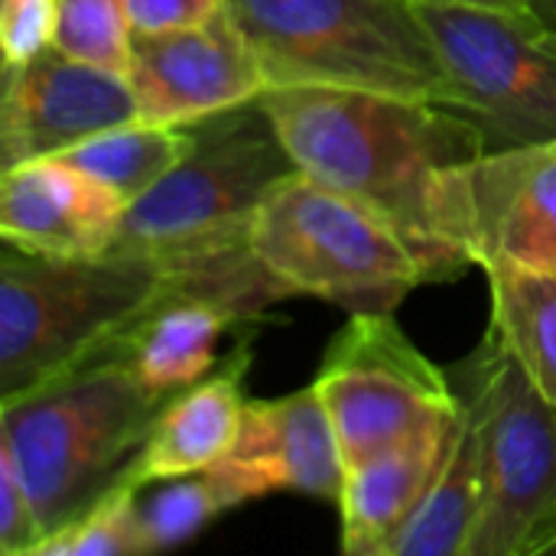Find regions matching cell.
<instances>
[{
	"label": "cell",
	"mask_w": 556,
	"mask_h": 556,
	"mask_svg": "<svg viewBox=\"0 0 556 556\" xmlns=\"http://www.w3.org/2000/svg\"><path fill=\"white\" fill-rule=\"evenodd\" d=\"M261 98L296 166L381 215L417 254L427 283L463 274L433 218L440 179L485 153L482 134L463 114L345 88H267Z\"/></svg>",
	"instance_id": "obj_1"
},
{
	"label": "cell",
	"mask_w": 556,
	"mask_h": 556,
	"mask_svg": "<svg viewBox=\"0 0 556 556\" xmlns=\"http://www.w3.org/2000/svg\"><path fill=\"white\" fill-rule=\"evenodd\" d=\"M176 293L186 264L108 248L88 257L0 248V401L20 397L104 352Z\"/></svg>",
	"instance_id": "obj_2"
},
{
	"label": "cell",
	"mask_w": 556,
	"mask_h": 556,
	"mask_svg": "<svg viewBox=\"0 0 556 556\" xmlns=\"http://www.w3.org/2000/svg\"><path fill=\"white\" fill-rule=\"evenodd\" d=\"M163 404L117 355L0 401V453L29 495L42 541L124 485Z\"/></svg>",
	"instance_id": "obj_3"
},
{
	"label": "cell",
	"mask_w": 556,
	"mask_h": 556,
	"mask_svg": "<svg viewBox=\"0 0 556 556\" xmlns=\"http://www.w3.org/2000/svg\"><path fill=\"white\" fill-rule=\"evenodd\" d=\"M267 88L378 91L456 108L450 68L410 0H225Z\"/></svg>",
	"instance_id": "obj_4"
},
{
	"label": "cell",
	"mask_w": 556,
	"mask_h": 556,
	"mask_svg": "<svg viewBox=\"0 0 556 556\" xmlns=\"http://www.w3.org/2000/svg\"><path fill=\"white\" fill-rule=\"evenodd\" d=\"M189 127V153L124 208L111 248L176 264L244 254L251 251V225L267 195L300 173L264 98Z\"/></svg>",
	"instance_id": "obj_5"
},
{
	"label": "cell",
	"mask_w": 556,
	"mask_h": 556,
	"mask_svg": "<svg viewBox=\"0 0 556 556\" xmlns=\"http://www.w3.org/2000/svg\"><path fill=\"white\" fill-rule=\"evenodd\" d=\"M248 241L287 296L349 313H394L427 283L424 264L381 215L303 169L267 195Z\"/></svg>",
	"instance_id": "obj_6"
},
{
	"label": "cell",
	"mask_w": 556,
	"mask_h": 556,
	"mask_svg": "<svg viewBox=\"0 0 556 556\" xmlns=\"http://www.w3.org/2000/svg\"><path fill=\"white\" fill-rule=\"evenodd\" d=\"M446 371L482 450V505L466 556L556 554V410L492 332Z\"/></svg>",
	"instance_id": "obj_7"
},
{
	"label": "cell",
	"mask_w": 556,
	"mask_h": 556,
	"mask_svg": "<svg viewBox=\"0 0 556 556\" xmlns=\"http://www.w3.org/2000/svg\"><path fill=\"white\" fill-rule=\"evenodd\" d=\"M485 153L556 140V36L489 7H417Z\"/></svg>",
	"instance_id": "obj_8"
},
{
	"label": "cell",
	"mask_w": 556,
	"mask_h": 556,
	"mask_svg": "<svg viewBox=\"0 0 556 556\" xmlns=\"http://www.w3.org/2000/svg\"><path fill=\"white\" fill-rule=\"evenodd\" d=\"M345 466L459 414L446 368L433 365L391 313H352L313 378Z\"/></svg>",
	"instance_id": "obj_9"
},
{
	"label": "cell",
	"mask_w": 556,
	"mask_h": 556,
	"mask_svg": "<svg viewBox=\"0 0 556 556\" xmlns=\"http://www.w3.org/2000/svg\"><path fill=\"white\" fill-rule=\"evenodd\" d=\"M433 218L459 270H556V140L482 153L450 169Z\"/></svg>",
	"instance_id": "obj_10"
},
{
	"label": "cell",
	"mask_w": 556,
	"mask_h": 556,
	"mask_svg": "<svg viewBox=\"0 0 556 556\" xmlns=\"http://www.w3.org/2000/svg\"><path fill=\"white\" fill-rule=\"evenodd\" d=\"M127 81L137 117L166 127L195 124L267 91V78L228 10L189 29L134 36Z\"/></svg>",
	"instance_id": "obj_11"
},
{
	"label": "cell",
	"mask_w": 556,
	"mask_h": 556,
	"mask_svg": "<svg viewBox=\"0 0 556 556\" xmlns=\"http://www.w3.org/2000/svg\"><path fill=\"white\" fill-rule=\"evenodd\" d=\"M137 117L127 75L62 55L55 46L3 68L0 166L59 156L75 143Z\"/></svg>",
	"instance_id": "obj_12"
},
{
	"label": "cell",
	"mask_w": 556,
	"mask_h": 556,
	"mask_svg": "<svg viewBox=\"0 0 556 556\" xmlns=\"http://www.w3.org/2000/svg\"><path fill=\"white\" fill-rule=\"evenodd\" d=\"M215 469L244 502L303 492L339 505L345 485V459L313 384L287 397L248 401L241 430Z\"/></svg>",
	"instance_id": "obj_13"
},
{
	"label": "cell",
	"mask_w": 556,
	"mask_h": 556,
	"mask_svg": "<svg viewBox=\"0 0 556 556\" xmlns=\"http://www.w3.org/2000/svg\"><path fill=\"white\" fill-rule=\"evenodd\" d=\"M127 202L62 156L3 169L0 238L29 254L88 257L114 244Z\"/></svg>",
	"instance_id": "obj_14"
},
{
	"label": "cell",
	"mask_w": 556,
	"mask_h": 556,
	"mask_svg": "<svg viewBox=\"0 0 556 556\" xmlns=\"http://www.w3.org/2000/svg\"><path fill=\"white\" fill-rule=\"evenodd\" d=\"M248 368L251 349L238 345L208 378L173 394L160 407L124 485L147 489L218 466L241 430V417L248 407Z\"/></svg>",
	"instance_id": "obj_15"
},
{
	"label": "cell",
	"mask_w": 556,
	"mask_h": 556,
	"mask_svg": "<svg viewBox=\"0 0 556 556\" xmlns=\"http://www.w3.org/2000/svg\"><path fill=\"white\" fill-rule=\"evenodd\" d=\"M453 420L427 427L362 463L345 466V485L339 498L345 554L388 556V547L404 531L440 469Z\"/></svg>",
	"instance_id": "obj_16"
},
{
	"label": "cell",
	"mask_w": 556,
	"mask_h": 556,
	"mask_svg": "<svg viewBox=\"0 0 556 556\" xmlns=\"http://www.w3.org/2000/svg\"><path fill=\"white\" fill-rule=\"evenodd\" d=\"M241 326L248 319L231 306L199 293H176L104 355H117L150 394L169 401L222 365L218 345Z\"/></svg>",
	"instance_id": "obj_17"
},
{
	"label": "cell",
	"mask_w": 556,
	"mask_h": 556,
	"mask_svg": "<svg viewBox=\"0 0 556 556\" xmlns=\"http://www.w3.org/2000/svg\"><path fill=\"white\" fill-rule=\"evenodd\" d=\"M482 505V450L472 410L459 397L443 459L417 511L388 547V556H466Z\"/></svg>",
	"instance_id": "obj_18"
},
{
	"label": "cell",
	"mask_w": 556,
	"mask_h": 556,
	"mask_svg": "<svg viewBox=\"0 0 556 556\" xmlns=\"http://www.w3.org/2000/svg\"><path fill=\"white\" fill-rule=\"evenodd\" d=\"M489 332L556 410V270L492 264Z\"/></svg>",
	"instance_id": "obj_19"
},
{
	"label": "cell",
	"mask_w": 556,
	"mask_h": 556,
	"mask_svg": "<svg viewBox=\"0 0 556 556\" xmlns=\"http://www.w3.org/2000/svg\"><path fill=\"white\" fill-rule=\"evenodd\" d=\"M192 147V127H166L150 121H127L101 130L72 150L59 153L65 163L104 182L127 205L153 189Z\"/></svg>",
	"instance_id": "obj_20"
},
{
	"label": "cell",
	"mask_w": 556,
	"mask_h": 556,
	"mask_svg": "<svg viewBox=\"0 0 556 556\" xmlns=\"http://www.w3.org/2000/svg\"><path fill=\"white\" fill-rule=\"evenodd\" d=\"M248 505L238 489L212 466L195 476L160 482L156 492L140 498V534L147 554L169 551L192 541L218 515Z\"/></svg>",
	"instance_id": "obj_21"
},
{
	"label": "cell",
	"mask_w": 556,
	"mask_h": 556,
	"mask_svg": "<svg viewBox=\"0 0 556 556\" xmlns=\"http://www.w3.org/2000/svg\"><path fill=\"white\" fill-rule=\"evenodd\" d=\"M52 46L68 59L127 75L134 62V26L124 0H59Z\"/></svg>",
	"instance_id": "obj_22"
},
{
	"label": "cell",
	"mask_w": 556,
	"mask_h": 556,
	"mask_svg": "<svg viewBox=\"0 0 556 556\" xmlns=\"http://www.w3.org/2000/svg\"><path fill=\"white\" fill-rule=\"evenodd\" d=\"M140 492L143 489L117 485L68 528L46 538L36 556H143Z\"/></svg>",
	"instance_id": "obj_23"
},
{
	"label": "cell",
	"mask_w": 556,
	"mask_h": 556,
	"mask_svg": "<svg viewBox=\"0 0 556 556\" xmlns=\"http://www.w3.org/2000/svg\"><path fill=\"white\" fill-rule=\"evenodd\" d=\"M59 0H3L0 3V55L3 68H16L49 52L55 42Z\"/></svg>",
	"instance_id": "obj_24"
},
{
	"label": "cell",
	"mask_w": 556,
	"mask_h": 556,
	"mask_svg": "<svg viewBox=\"0 0 556 556\" xmlns=\"http://www.w3.org/2000/svg\"><path fill=\"white\" fill-rule=\"evenodd\" d=\"M42 544V531L29 495L23 492L13 463L0 453V554L36 556Z\"/></svg>",
	"instance_id": "obj_25"
},
{
	"label": "cell",
	"mask_w": 556,
	"mask_h": 556,
	"mask_svg": "<svg viewBox=\"0 0 556 556\" xmlns=\"http://www.w3.org/2000/svg\"><path fill=\"white\" fill-rule=\"evenodd\" d=\"M134 36L176 33L208 23L225 10V0H124Z\"/></svg>",
	"instance_id": "obj_26"
},
{
	"label": "cell",
	"mask_w": 556,
	"mask_h": 556,
	"mask_svg": "<svg viewBox=\"0 0 556 556\" xmlns=\"http://www.w3.org/2000/svg\"><path fill=\"white\" fill-rule=\"evenodd\" d=\"M417 7H489V10H505V13H525L534 16L531 0H410ZM538 20V16H534Z\"/></svg>",
	"instance_id": "obj_27"
},
{
	"label": "cell",
	"mask_w": 556,
	"mask_h": 556,
	"mask_svg": "<svg viewBox=\"0 0 556 556\" xmlns=\"http://www.w3.org/2000/svg\"><path fill=\"white\" fill-rule=\"evenodd\" d=\"M531 10H534L538 23L556 36V0H531Z\"/></svg>",
	"instance_id": "obj_28"
}]
</instances>
